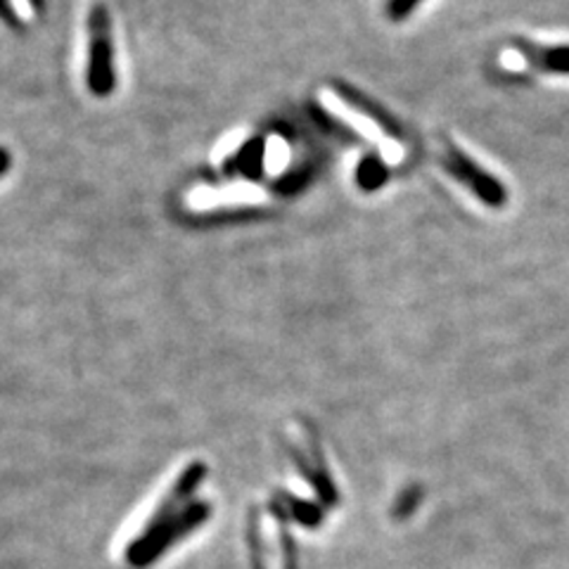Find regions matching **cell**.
<instances>
[{
    "mask_svg": "<svg viewBox=\"0 0 569 569\" xmlns=\"http://www.w3.org/2000/svg\"><path fill=\"white\" fill-rule=\"evenodd\" d=\"M10 164H12V157H10V152H8L6 148H0V176H6V173H8Z\"/></svg>",
    "mask_w": 569,
    "mask_h": 569,
    "instance_id": "7",
    "label": "cell"
},
{
    "mask_svg": "<svg viewBox=\"0 0 569 569\" xmlns=\"http://www.w3.org/2000/svg\"><path fill=\"white\" fill-rule=\"evenodd\" d=\"M515 50L520 52L522 60L550 74H569V46H539L527 39H515Z\"/></svg>",
    "mask_w": 569,
    "mask_h": 569,
    "instance_id": "4",
    "label": "cell"
},
{
    "mask_svg": "<svg viewBox=\"0 0 569 569\" xmlns=\"http://www.w3.org/2000/svg\"><path fill=\"white\" fill-rule=\"evenodd\" d=\"M441 167L449 176H453L458 183H462L472 194H477V200H482L485 204L501 209L508 202V192L503 183L498 181L496 176L487 173L472 157H468L449 140H447V150H443V157H441Z\"/></svg>",
    "mask_w": 569,
    "mask_h": 569,
    "instance_id": "2",
    "label": "cell"
},
{
    "mask_svg": "<svg viewBox=\"0 0 569 569\" xmlns=\"http://www.w3.org/2000/svg\"><path fill=\"white\" fill-rule=\"evenodd\" d=\"M420 3H422V0H389V3H387L389 20L401 22L403 17L411 14Z\"/></svg>",
    "mask_w": 569,
    "mask_h": 569,
    "instance_id": "6",
    "label": "cell"
},
{
    "mask_svg": "<svg viewBox=\"0 0 569 569\" xmlns=\"http://www.w3.org/2000/svg\"><path fill=\"white\" fill-rule=\"evenodd\" d=\"M332 88H335L337 98H340L347 107H351L353 112H359L363 119H368V121L376 123V127H380L385 136L401 140V142L408 140V131H406L403 123L395 114H391L387 107H382L378 100H372L370 96L356 91V88L349 86V83L335 81Z\"/></svg>",
    "mask_w": 569,
    "mask_h": 569,
    "instance_id": "3",
    "label": "cell"
},
{
    "mask_svg": "<svg viewBox=\"0 0 569 569\" xmlns=\"http://www.w3.org/2000/svg\"><path fill=\"white\" fill-rule=\"evenodd\" d=\"M86 83L88 91L98 98H107L117 86L114 69V41L110 12L102 3H93L88 10V50H86Z\"/></svg>",
    "mask_w": 569,
    "mask_h": 569,
    "instance_id": "1",
    "label": "cell"
},
{
    "mask_svg": "<svg viewBox=\"0 0 569 569\" xmlns=\"http://www.w3.org/2000/svg\"><path fill=\"white\" fill-rule=\"evenodd\" d=\"M387 176H389V169L378 154H366L359 162V167H356V183H359L361 190L366 192L378 190L387 181Z\"/></svg>",
    "mask_w": 569,
    "mask_h": 569,
    "instance_id": "5",
    "label": "cell"
},
{
    "mask_svg": "<svg viewBox=\"0 0 569 569\" xmlns=\"http://www.w3.org/2000/svg\"><path fill=\"white\" fill-rule=\"evenodd\" d=\"M31 3H36V0H31ZM39 3H41V0H39Z\"/></svg>",
    "mask_w": 569,
    "mask_h": 569,
    "instance_id": "8",
    "label": "cell"
}]
</instances>
